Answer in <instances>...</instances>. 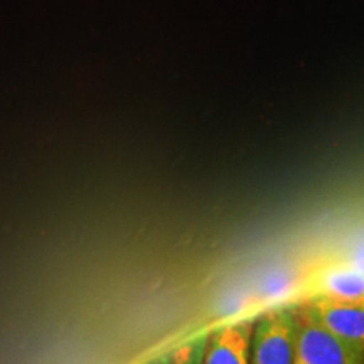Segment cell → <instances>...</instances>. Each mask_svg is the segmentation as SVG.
Segmentation results:
<instances>
[{"instance_id":"cell-1","label":"cell","mask_w":364,"mask_h":364,"mask_svg":"<svg viewBox=\"0 0 364 364\" xmlns=\"http://www.w3.org/2000/svg\"><path fill=\"white\" fill-rule=\"evenodd\" d=\"M295 306L285 304L253 318L250 364H295Z\"/></svg>"},{"instance_id":"cell-2","label":"cell","mask_w":364,"mask_h":364,"mask_svg":"<svg viewBox=\"0 0 364 364\" xmlns=\"http://www.w3.org/2000/svg\"><path fill=\"white\" fill-rule=\"evenodd\" d=\"M295 306V364H364V356L332 336L300 302Z\"/></svg>"},{"instance_id":"cell-3","label":"cell","mask_w":364,"mask_h":364,"mask_svg":"<svg viewBox=\"0 0 364 364\" xmlns=\"http://www.w3.org/2000/svg\"><path fill=\"white\" fill-rule=\"evenodd\" d=\"M321 299L331 302L363 304L364 272L343 262L318 268L302 285L300 300Z\"/></svg>"},{"instance_id":"cell-4","label":"cell","mask_w":364,"mask_h":364,"mask_svg":"<svg viewBox=\"0 0 364 364\" xmlns=\"http://www.w3.org/2000/svg\"><path fill=\"white\" fill-rule=\"evenodd\" d=\"M316 321L349 348L364 356V302L346 304L331 300H297Z\"/></svg>"},{"instance_id":"cell-5","label":"cell","mask_w":364,"mask_h":364,"mask_svg":"<svg viewBox=\"0 0 364 364\" xmlns=\"http://www.w3.org/2000/svg\"><path fill=\"white\" fill-rule=\"evenodd\" d=\"M253 318L225 322L208 332L204 364H250Z\"/></svg>"},{"instance_id":"cell-6","label":"cell","mask_w":364,"mask_h":364,"mask_svg":"<svg viewBox=\"0 0 364 364\" xmlns=\"http://www.w3.org/2000/svg\"><path fill=\"white\" fill-rule=\"evenodd\" d=\"M208 332H196L191 338L182 339L171 348L144 359L139 364H204L208 346Z\"/></svg>"},{"instance_id":"cell-7","label":"cell","mask_w":364,"mask_h":364,"mask_svg":"<svg viewBox=\"0 0 364 364\" xmlns=\"http://www.w3.org/2000/svg\"><path fill=\"white\" fill-rule=\"evenodd\" d=\"M336 262L348 263V265H353L364 272V241L358 243L354 248L348 250V252H346L343 257H339V260H336Z\"/></svg>"}]
</instances>
